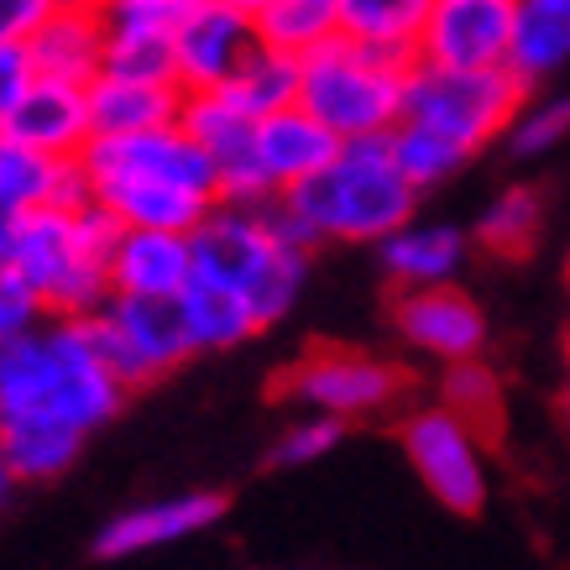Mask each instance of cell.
I'll list each match as a JSON object with an SVG mask.
<instances>
[{
  "mask_svg": "<svg viewBox=\"0 0 570 570\" xmlns=\"http://www.w3.org/2000/svg\"><path fill=\"white\" fill-rule=\"evenodd\" d=\"M126 387L105 366L85 320L48 314L0 346V455L17 482H52L85 455L89 434L121 419Z\"/></svg>",
  "mask_w": 570,
  "mask_h": 570,
  "instance_id": "6da1fadb",
  "label": "cell"
},
{
  "mask_svg": "<svg viewBox=\"0 0 570 570\" xmlns=\"http://www.w3.org/2000/svg\"><path fill=\"white\" fill-rule=\"evenodd\" d=\"M89 199L105 205L121 225H157V230H199L220 205L215 157L194 141L184 121L126 131V137H89L79 153Z\"/></svg>",
  "mask_w": 570,
  "mask_h": 570,
  "instance_id": "7a4b0ae2",
  "label": "cell"
},
{
  "mask_svg": "<svg viewBox=\"0 0 570 570\" xmlns=\"http://www.w3.org/2000/svg\"><path fill=\"white\" fill-rule=\"evenodd\" d=\"M277 209L309 246H377L403 220H414L419 189L393 163L387 137H362L341 141V153L320 174L294 184L288 194H277Z\"/></svg>",
  "mask_w": 570,
  "mask_h": 570,
  "instance_id": "3957f363",
  "label": "cell"
},
{
  "mask_svg": "<svg viewBox=\"0 0 570 570\" xmlns=\"http://www.w3.org/2000/svg\"><path fill=\"white\" fill-rule=\"evenodd\" d=\"M309 252L314 246L298 236L288 215L267 205H220L205 215V225L194 230V267L209 277L230 283L236 294L257 309L262 330H273L277 320H288L294 304L304 298L309 283Z\"/></svg>",
  "mask_w": 570,
  "mask_h": 570,
  "instance_id": "277c9868",
  "label": "cell"
},
{
  "mask_svg": "<svg viewBox=\"0 0 570 570\" xmlns=\"http://www.w3.org/2000/svg\"><path fill=\"white\" fill-rule=\"evenodd\" d=\"M121 220L95 199L73 205H42L21 215L17 267L37 288L48 314L89 320L110 298V246H116Z\"/></svg>",
  "mask_w": 570,
  "mask_h": 570,
  "instance_id": "5b68a950",
  "label": "cell"
},
{
  "mask_svg": "<svg viewBox=\"0 0 570 570\" xmlns=\"http://www.w3.org/2000/svg\"><path fill=\"white\" fill-rule=\"evenodd\" d=\"M414 58L366 48L356 37H330L325 48L298 58V105L314 110L341 141L387 137L403 121Z\"/></svg>",
  "mask_w": 570,
  "mask_h": 570,
  "instance_id": "8992f818",
  "label": "cell"
},
{
  "mask_svg": "<svg viewBox=\"0 0 570 570\" xmlns=\"http://www.w3.org/2000/svg\"><path fill=\"white\" fill-rule=\"evenodd\" d=\"M529 100L513 69H440V63H419L409 69V95H403V121H419L440 131V137L461 141L471 157L508 137L513 116Z\"/></svg>",
  "mask_w": 570,
  "mask_h": 570,
  "instance_id": "52a82bcc",
  "label": "cell"
},
{
  "mask_svg": "<svg viewBox=\"0 0 570 570\" xmlns=\"http://www.w3.org/2000/svg\"><path fill=\"white\" fill-rule=\"evenodd\" d=\"M105 366L126 382V387H147V382L168 377L184 366L194 351L189 320L178 309V298H121L110 294L100 309L85 320Z\"/></svg>",
  "mask_w": 570,
  "mask_h": 570,
  "instance_id": "ba28073f",
  "label": "cell"
},
{
  "mask_svg": "<svg viewBox=\"0 0 570 570\" xmlns=\"http://www.w3.org/2000/svg\"><path fill=\"white\" fill-rule=\"evenodd\" d=\"M403 455L430 498L461 519H476L492 498V471H487V450L482 434L471 419H461L455 409L434 403V409H414L403 419Z\"/></svg>",
  "mask_w": 570,
  "mask_h": 570,
  "instance_id": "9c48e42d",
  "label": "cell"
},
{
  "mask_svg": "<svg viewBox=\"0 0 570 570\" xmlns=\"http://www.w3.org/2000/svg\"><path fill=\"white\" fill-rule=\"evenodd\" d=\"M409 377L403 366L382 362L372 351H346V346H320L309 356H298L277 393L298 403L304 414H335V419H372V414H387L397 397H403Z\"/></svg>",
  "mask_w": 570,
  "mask_h": 570,
  "instance_id": "30bf717a",
  "label": "cell"
},
{
  "mask_svg": "<svg viewBox=\"0 0 570 570\" xmlns=\"http://www.w3.org/2000/svg\"><path fill=\"white\" fill-rule=\"evenodd\" d=\"M178 121L189 126L194 141L215 157L220 199H236V205H267V199H273L267 178H262V163H257V121L262 116L242 110L225 89H189Z\"/></svg>",
  "mask_w": 570,
  "mask_h": 570,
  "instance_id": "8fae6325",
  "label": "cell"
},
{
  "mask_svg": "<svg viewBox=\"0 0 570 570\" xmlns=\"http://www.w3.org/2000/svg\"><path fill=\"white\" fill-rule=\"evenodd\" d=\"M513 11H519V0H434L424 37H419V63L508 69Z\"/></svg>",
  "mask_w": 570,
  "mask_h": 570,
  "instance_id": "7c38bea8",
  "label": "cell"
},
{
  "mask_svg": "<svg viewBox=\"0 0 570 570\" xmlns=\"http://www.w3.org/2000/svg\"><path fill=\"white\" fill-rule=\"evenodd\" d=\"M393 330L403 346H414L430 362H471L487 351V314L461 283H434V288H397Z\"/></svg>",
  "mask_w": 570,
  "mask_h": 570,
  "instance_id": "4fadbf2b",
  "label": "cell"
},
{
  "mask_svg": "<svg viewBox=\"0 0 570 570\" xmlns=\"http://www.w3.org/2000/svg\"><path fill=\"white\" fill-rule=\"evenodd\" d=\"M257 17L225 0H194L174 32V73L184 89H220L257 48Z\"/></svg>",
  "mask_w": 570,
  "mask_h": 570,
  "instance_id": "5bb4252c",
  "label": "cell"
},
{
  "mask_svg": "<svg viewBox=\"0 0 570 570\" xmlns=\"http://www.w3.org/2000/svg\"><path fill=\"white\" fill-rule=\"evenodd\" d=\"M225 508H230L225 492H174V498L137 502V508H126V513L100 523L95 560H137V554L184 544V539L215 529L225 519Z\"/></svg>",
  "mask_w": 570,
  "mask_h": 570,
  "instance_id": "9a60e30c",
  "label": "cell"
},
{
  "mask_svg": "<svg viewBox=\"0 0 570 570\" xmlns=\"http://www.w3.org/2000/svg\"><path fill=\"white\" fill-rule=\"evenodd\" d=\"M194 277V236L157 230V225H121L110 246V294L121 298H178Z\"/></svg>",
  "mask_w": 570,
  "mask_h": 570,
  "instance_id": "2e32d148",
  "label": "cell"
},
{
  "mask_svg": "<svg viewBox=\"0 0 570 570\" xmlns=\"http://www.w3.org/2000/svg\"><path fill=\"white\" fill-rule=\"evenodd\" d=\"M0 131L32 141V147H42V153H52V157H79L89 147V137H95V121H89V85H69V79L37 73Z\"/></svg>",
  "mask_w": 570,
  "mask_h": 570,
  "instance_id": "e0dca14e",
  "label": "cell"
},
{
  "mask_svg": "<svg viewBox=\"0 0 570 570\" xmlns=\"http://www.w3.org/2000/svg\"><path fill=\"white\" fill-rule=\"evenodd\" d=\"M382 273L393 288H434V283H461L471 262V236L450 220H403L393 236L377 242Z\"/></svg>",
  "mask_w": 570,
  "mask_h": 570,
  "instance_id": "ac0fdd59",
  "label": "cell"
},
{
  "mask_svg": "<svg viewBox=\"0 0 570 570\" xmlns=\"http://www.w3.org/2000/svg\"><path fill=\"white\" fill-rule=\"evenodd\" d=\"M335 153H341V137L298 100L257 121V163L273 199L288 194L294 184H304V178H314Z\"/></svg>",
  "mask_w": 570,
  "mask_h": 570,
  "instance_id": "d6986e66",
  "label": "cell"
},
{
  "mask_svg": "<svg viewBox=\"0 0 570 570\" xmlns=\"http://www.w3.org/2000/svg\"><path fill=\"white\" fill-rule=\"evenodd\" d=\"M0 199L17 209L73 205V199H89V184L79 157H52L32 141L0 131Z\"/></svg>",
  "mask_w": 570,
  "mask_h": 570,
  "instance_id": "ffe728a7",
  "label": "cell"
},
{
  "mask_svg": "<svg viewBox=\"0 0 570 570\" xmlns=\"http://www.w3.org/2000/svg\"><path fill=\"white\" fill-rule=\"evenodd\" d=\"M184 95L189 89L174 79H121V73H100L89 85V121L95 137H126V131H153L184 116Z\"/></svg>",
  "mask_w": 570,
  "mask_h": 570,
  "instance_id": "44dd1931",
  "label": "cell"
},
{
  "mask_svg": "<svg viewBox=\"0 0 570 570\" xmlns=\"http://www.w3.org/2000/svg\"><path fill=\"white\" fill-rule=\"evenodd\" d=\"M32 69L69 85H95L105 69V17L100 11H58L52 6L42 27L27 37Z\"/></svg>",
  "mask_w": 570,
  "mask_h": 570,
  "instance_id": "7402d4cb",
  "label": "cell"
},
{
  "mask_svg": "<svg viewBox=\"0 0 570 570\" xmlns=\"http://www.w3.org/2000/svg\"><path fill=\"white\" fill-rule=\"evenodd\" d=\"M178 309H184V320H189L194 351H236V346H246L252 335H262L257 309H252L230 283L199 273V267H194V277L184 283Z\"/></svg>",
  "mask_w": 570,
  "mask_h": 570,
  "instance_id": "603a6c76",
  "label": "cell"
},
{
  "mask_svg": "<svg viewBox=\"0 0 570 570\" xmlns=\"http://www.w3.org/2000/svg\"><path fill=\"white\" fill-rule=\"evenodd\" d=\"M570 63V0H519L508 69L534 89Z\"/></svg>",
  "mask_w": 570,
  "mask_h": 570,
  "instance_id": "cb8c5ba5",
  "label": "cell"
},
{
  "mask_svg": "<svg viewBox=\"0 0 570 570\" xmlns=\"http://www.w3.org/2000/svg\"><path fill=\"white\" fill-rule=\"evenodd\" d=\"M434 0H341V32L366 48L419 58V37Z\"/></svg>",
  "mask_w": 570,
  "mask_h": 570,
  "instance_id": "d4e9b609",
  "label": "cell"
},
{
  "mask_svg": "<svg viewBox=\"0 0 570 570\" xmlns=\"http://www.w3.org/2000/svg\"><path fill=\"white\" fill-rule=\"evenodd\" d=\"M539 230H544V199L529 184H508L492 194V205L482 209V220L471 230V242L492 252V257H523L534 252Z\"/></svg>",
  "mask_w": 570,
  "mask_h": 570,
  "instance_id": "484cf974",
  "label": "cell"
},
{
  "mask_svg": "<svg viewBox=\"0 0 570 570\" xmlns=\"http://www.w3.org/2000/svg\"><path fill=\"white\" fill-rule=\"evenodd\" d=\"M257 37L267 48L304 58L341 37V0H267L257 11Z\"/></svg>",
  "mask_w": 570,
  "mask_h": 570,
  "instance_id": "4316f807",
  "label": "cell"
},
{
  "mask_svg": "<svg viewBox=\"0 0 570 570\" xmlns=\"http://www.w3.org/2000/svg\"><path fill=\"white\" fill-rule=\"evenodd\" d=\"M220 89L242 105V110H252V116H273V110L298 100V58L257 42L252 58H246L242 69L230 73V85H220Z\"/></svg>",
  "mask_w": 570,
  "mask_h": 570,
  "instance_id": "83f0119b",
  "label": "cell"
},
{
  "mask_svg": "<svg viewBox=\"0 0 570 570\" xmlns=\"http://www.w3.org/2000/svg\"><path fill=\"white\" fill-rule=\"evenodd\" d=\"M387 147H393V163L403 168V178H409L419 194L450 184V178L471 163V153L461 141L440 137V131H430V126H419V121H397L393 131H387Z\"/></svg>",
  "mask_w": 570,
  "mask_h": 570,
  "instance_id": "f1b7e54d",
  "label": "cell"
},
{
  "mask_svg": "<svg viewBox=\"0 0 570 570\" xmlns=\"http://www.w3.org/2000/svg\"><path fill=\"white\" fill-rule=\"evenodd\" d=\"M440 403L455 409L461 419H471L476 430H492L502 414V387L492 377V366L482 356H471V362H450L445 366V382H440Z\"/></svg>",
  "mask_w": 570,
  "mask_h": 570,
  "instance_id": "f546056e",
  "label": "cell"
},
{
  "mask_svg": "<svg viewBox=\"0 0 570 570\" xmlns=\"http://www.w3.org/2000/svg\"><path fill=\"white\" fill-rule=\"evenodd\" d=\"M570 137V95H539L523 100V110L508 126V153L513 157H544Z\"/></svg>",
  "mask_w": 570,
  "mask_h": 570,
  "instance_id": "4dcf8cb0",
  "label": "cell"
},
{
  "mask_svg": "<svg viewBox=\"0 0 570 570\" xmlns=\"http://www.w3.org/2000/svg\"><path fill=\"white\" fill-rule=\"evenodd\" d=\"M346 440V419L335 414H304L294 424H283V434L273 440L267 450V466H314V461H325L330 450Z\"/></svg>",
  "mask_w": 570,
  "mask_h": 570,
  "instance_id": "1f68e13d",
  "label": "cell"
},
{
  "mask_svg": "<svg viewBox=\"0 0 570 570\" xmlns=\"http://www.w3.org/2000/svg\"><path fill=\"white\" fill-rule=\"evenodd\" d=\"M189 6L194 0H105V37H168L174 42Z\"/></svg>",
  "mask_w": 570,
  "mask_h": 570,
  "instance_id": "d6a6232c",
  "label": "cell"
},
{
  "mask_svg": "<svg viewBox=\"0 0 570 570\" xmlns=\"http://www.w3.org/2000/svg\"><path fill=\"white\" fill-rule=\"evenodd\" d=\"M121 79H174V42L168 37H105V69Z\"/></svg>",
  "mask_w": 570,
  "mask_h": 570,
  "instance_id": "836d02e7",
  "label": "cell"
},
{
  "mask_svg": "<svg viewBox=\"0 0 570 570\" xmlns=\"http://www.w3.org/2000/svg\"><path fill=\"white\" fill-rule=\"evenodd\" d=\"M42 320H48V309H42V298H37L32 283H27L17 267H0V346L27 335V330L42 325Z\"/></svg>",
  "mask_w": 570,
  "mask_h": 570,
  "instance_id": "e575fe53",
  "label": "cell"
},
{
  "mask_svg": "<svg viewBox=\"0 0 570 570\" xmlns=\"http://www.w3.org/2000/svg\"><path fill=\"white\" fill-rule=\"evenodd\" d=\"M32 79H37V69H32L27 42H0V126H6V116L17 110V100L27 95Z\"/></svg>",
  "mask_w": 570,
  "mask_h": 570,
  "instance_id": "d590c367",
  "label": "cell"
},
{
  "mask_svg": "<svg viewBox=\"0 0 570 570\" xmlns=\"http://www.w3.org/2000/svg\"><path fill=\"white\" fill-rule=\"evenodd\" d=\"M48 11V0H0V42H27Z\"/></svg>",
  "mask_w": 570,
  "mask_h": 570,
  "instance_id": "8d00e7d4",
  "label": "cell"
},
{
  "mask_svg": "<svg viewBox=\"0 0 570 570\" xmlns=\"http://www.w3.org/2000/svg\"><path fill=\"white\" fill-rule=\"evenodd\" d=\"M21 215H27V209H17V205H6V199H0V267H11V257H17Z\"/></svg>",
  "mask_w": 570,
  "mask_h": 570,
  "instance_id": "74e56055",
  "label": "cell"
},
{
  "mask_svg": "<svg viewBox=\"0 0 570 570\" xmlns=\"http://www.w3.org/2000/svg\"><path fill=\"white\" fill-rule=\"evenodd\" d=\"M17 471H11V466H6V455H0V502H6V498H11V492H17Z\"/></svg>",
  "mask_w": 570,
  "mask_h": 570,
  "instance_id": "f35d334b",
  "label": "cell"
},
{
  "mask_svg": "<svg viewBox=\"0 0 570 570\" xmlns=\"http://www.w3.org/2000/svg\"><path fill=\"white\" fill-rule=\"evenodd\" d=\"M48 6H58V11H100L105 0H48Z\"/></svg>",
  "mask_w": 570,
  "mask_h": 570,
  "instance_id": "ab89813d",
  "label": "cell"
},
{
  "mask_svg": "<svg viewBox=\"0 0 570 570\" xmlns=\"http://www.w3.org/2000/svg\"><path fill=\"white\" fill-rule=\"evenodd\" d=\"M225 6H236V11H246V17H257V11L267 6V0H225Z\"/></svg>",
  "mask_w": 570,
  "mask_h": 570,
  "instance_id": "60d3db41",
  "label": "cell"
},
{
  "mask_svg": "<svg viewBox=\"0 0 570 570\" xmlns=\"http://www.w3.org/2000/svg\"><path fill=\"white\" fill-rule=\"evenodd\" d=\"M560 397H566V409H570V351H566V387H560Z\"/></svg>",
  "mask_w": 570,
  "mask_h": 570,
  "instance_id": "b9f144b4",
  "label": "cell"
}]
</instances>
